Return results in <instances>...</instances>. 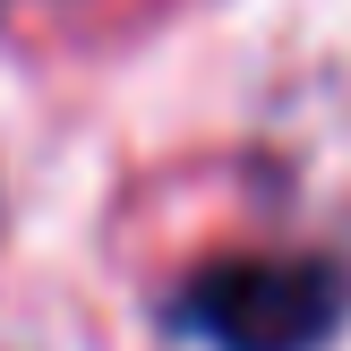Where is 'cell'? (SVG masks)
<instances>
[{"instance_id":"obj_1","label":"cell","mask_w":351,"mask_h":351,"mask_svg":"<svg viewBox=\"0 0 351 351\" xmlns=\"http://www.w3.org/2000/svg\"><path fill=\"white\" fill-rule=\"evenodd\" d=\"M343 317V274L317 257H240L189 283L180 326L223 351H317Z\"/></svg>"}]
</instances>
